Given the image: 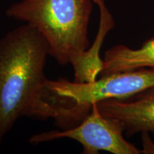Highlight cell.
Masks as SVG:
<instances>
[{
	"mask_svg": "<svg viewBox=\"0 0 154 154\" xmlns=\"http://www.w3.org/2000/svg\"><path fill=\"white\" fill-rule=\"evenodd\" d=\"M140 69H154V36L146 41L138 49L125 45H116L105 52L99 76Z\"/></svg>",
	"mask_w": 154,
	"mask_h": 154,
	"instance_id": "obj_6",
	"label": "cell"
},
{
	"mask_svg": "<svg viewBox=\"0 0 154 154\" xmlns=\"http://www.w3.org/2000/svg\"><path fill=\"white\" fill-rule=\"evenodd\" d=\"M124 132L121 121L101 114L94 103L89 114L76 126L35 134L30 138L29 143L38 144L66 138L79 142L84 154H97L101 151L113 154L141 153V150L125 139Z\"/></svg>",
	"mask_w": 154,
	"mask_h": 154,
	"instance_id": "obj_4",
	"label": "cell"
},
{
	"mask_svg": "<svg viewBox=\"0 0 154 154\" xmlns=\"http://www.w3.org/2000/svg\"><path fill=\"white\" fill-rule=\"evenodd\" d=\"M94 0H22L7 16L26 22L41 33L49 56L59 64L74 66L90 47L88 26Z\"/></svg>",
	"mask_w": 154,
	"mask_h": 154,
	"instance_id": "obj_3",
	"label": "cell"
},
{
	"mask_svg": "<svg viewBox=\"0 0 154 154\" xmlns=\"http://www.w3.org/2000/svg\"><path fill=\"white\" fill-rule=\"evenodd\" d=\"M96 105L101 114L121 121L127 136L154 135V86L128 99H106Z\"/></svg>",
	"mask_w": 154,
	"mask_h": 154,
	"instance_id": "obj_5",
	"label": "cell"
},
{
	"mask_svg": "<svg viewBox=\"0 0 154 154\" xmlns=\"http://www.w3.org/2000/svg\"><path fill=\"white\" fill-rule=\"evenodd\" d=\"M47 40L26 24L0 39V146L15 123L29 117L47 78Z\"/></svg>",
	"mask_w": 154,
	"mask_h": 154,
	"instance_id": "obj_1",
	"label": "cell"
},
{
	"mask_svg": "<svg viewBox=\"0 0 154 154\" xmlns=\"http://www.w3.org/2000/svg\"><path fill=\"white\" fill-rule=\"evenodd\" d=\"M100 10V24L95 41L86 50L78 63L73 67L74 82H92L97 79L100 74L103 60L99 56L100 50L105 36L114 26L112 16L106 7L103 0H94Z\"/></svg>",
	"mask_w": 154,
	"mask_h": 154,
	"instance_id": "obj_7",
	"label": "cell"
},
{
	"mask_svg": "<svg viewBox=\"0 0 154 154\" xmlns=\"http://www.w3.org/2000/svg\"><path fill=\"white\" fill-rule=\"evenodd\" d=\"M154 86V69H140L101 76L79 83L64 78L47 79L35 102L31 118L52 119L62 130L80 124L92 106L106 99H125Z\"/></svg>",
	"mask_w": 154,
	"mask_h": 154,
	"instance_id": "obj_2",
	"label": "cell"
}]
</instances>
